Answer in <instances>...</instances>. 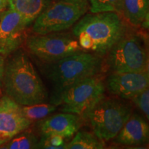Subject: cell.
I'll return each mask as SVG.
<instances>
[{
	"mask_svg": "<svg viewBox=\"0 0 149 149\" xmlns=\"http://www.w3.org/2000/svg\"><path fill=\"white\" fill-rule=\"evenodd\" d=\"M74 24L72 33L81 48L100 57L107 55L128 31L124 19L116 12L85 14Z\"/></svg>",
	"mask_w": 149,
	"mask_h": 149,
	"instance_id": "6da1fadb",
	"label": "cell"
},
{
	"mask_svg": "<svg viewBox=\"0 0 149 149\" xmlns=\"http://www.w3.org/2000/svg\"><path fill=\"white\" fill-rule=\"evenodd\" d=\"M5 63L3 82L7 96L22 106L44 103L48 93L29 57L16 51Z\"/></svg>",
	"mask_w": 149,
	"mask_h": 149,
	"instance_id": "7a4b0ae2",
	"label": "cell"
},
{
	"mask_svg": "<svg viewBox=\"0 0 149 149\" xmlns=\"http://www.w3.org/2000/svg\"><path fill=\"white\" fill-rule=\"evenodd\" d=\"M102 68V57L85 51L47 64L45 74L53 87L51 103L56 106L68 88L86 78L97 75Z\"/></svg>",
	"mask_w": 149,
	"mask_h": 149,
	"instance_id": "3957f363",
	"label": "cell"
},
{
	"mask_svg": "<svg viewBox=\"0 0 149 149\" xmlns=\"http://www.w3.org/2000/svg\"><path fill=\"white\" fill-rule=\"evenodd\" d=\"M105 64L111 72L148 71V53L146 40L141 34L126 31L107 54Z\"/></svg>",
	"mask_w": 149,
	"mask_h": 149,
	"instance_id": "277c9868",
	"label": "cell"
},
{
	"mask_svg": "<svg viewBox=\"0 0 149 149\" xmlns=\"http://www.w3.org/2000/svg\"><path fill=\"white\" fill-rule=\"evenodd\" d=\"M121 98H106L99 101L87 113L93 133L104 141L116 137L133 113L131 104Z\"/></svg>",
	"mask_w": 149,
	"mask_h": 149,
	"instance_id": "5b68a950",
	"label": "cell"
},
{
	"mask_svg": "<svg viewBox=\"0 0 149 149\" xmlns=\"http://www.w3.org/2000/svg\"><path fill=\"white\" fill-rule=\"evenodd\" d=\"M88 10V0H57L48 3L35 20L33 31L40 35L66 31Z\"/></svg>",
	"mask_w": 149,
	"mask_h": 149,
	"instance_id": "8992f818",
	"label": "cell"
},
{
	"mask_svg": "<svg viewBox=\"0 0 149 149\" xmlns=\"http://www.w3.org/2000/svg\"><path fill=\"white\" fill-rule=\"evenodd\" d=\"M104 81L97 75L86 78L72 86L60 96L56 106L61 111L78 115L84 119L87 113L105 97Z\"/></svg>",
	"mask_w": 149,
	"mask_h": 149,
	"instance_id": "52a82bcc",
	"label": "cell"
},
{
	"mask_svg": "<svg viewBox=\"0 0 149 149\" xmlns=\"http://www.w3.org/2000/svg\"><path fill=\"white\" fill-rule=\"evenodd\" d=\"M26 47L32 55L46 64L84 51L73 35L62 31L29 37Z\"/></svg>",
	"mask_w": 149,
	"mask_h": 149,
	"instance_id": "ba28073f",
	"label": "cell"
},
{
	"mask_svg": "<svg viewBox=\"0 0 149 149\" xmlns=\"http://www.w3.org/2000/svg\"><path fill=\"white\" fill-rule=\"evenodd\" d=\"M27 26L22 17L12 9L0 14V55L6 57L17 51L26 40Z\"/></svg>",
	"mask_w": 149,
	"mask_h": 149,
	"instance_id": "9c48e42d",
	"label": "cell"
},
{
	"mask_svg": "<svg viewBox=\"0 0 149 149\" xmlns=\"http://www.w3.org/2000/svg\"><path fill=\"white\" fill-rule=\"evenodd\" d=\"M32 122L24 115L22 105L3 96L0 99V147L27 130Z\"/></svg>",
	"mask_w": 149,
	"mask_h": 149,
	"instance_id": "30bf717a",
	"label": "cell"
},
{
	"mask_svg": "<svg viewBox=\"0 0 149 149\" xmlns=\"http://www.w3.org/2000/svg\"><path fill=\"white\" fill-rule=\"evenodd\" d=\"M106 90L114 96L125 100H131L148 88V71L142 72H112L104 81Z\"/></svg>",
	"mask_w": 149,
	"mask_h": 149,
	"instance_id": "8fae6325",
	"label": "cell"
},
{
	"mask_svg": "<svg viewBox=\"0 0 149 149\" xmlns=\"http://www.w3.org/2000/svg\"><path fill=\"white\" fill-rule=\"evenodd\" d=\"M82 124V117L70 113H58L45 117L37 123V127L42 136L57 135L64 139L74 135Z\"/></svg>",
	"mask_w": 149,
	"mask_h": 149,
	"instance_id": "7c38bea8",
	"label": "cell"
},
{
	"mask_svg": "<svg viewBox=\"0 0 149 149\" xmlns=\"http://www.w3.org/2000/svg\"><path fill=\"white\" fill-rule=\"evenodd\" d=\"M114 139L115 143L123 146H137L146 144L149 139L148 123L141 115L132 113Z\"/></svg>",
	"mask_w": 149,
	"mask_h": 149,
	"instance_id": "4fadbf2b",
	"label": "cell"
},
{
	"mask_svg": "<svg viewBox=\"0 0 149 149\" xmlns=\"http://www.w3.org/2000/svg\"><path fill=\"white\" fill-rule=\"evenodd\" d=\"M120 15L133 26L148 29L149 0H122Z\"/></svg>",
	"mask_w": 149,
	"mask_h": 149,
	"instance_id": "5bb4252c",
	"label": "cell"
},
{
	"mask_svg": "<svg viewBox=\"0 0 149 149\" xmlns=\"http://www.w3.org/2000/svg\"><path fill=\"white\" fill-rule=\"evenodd\" d=\"M48 0H9L8 7L22 17L27 26L32 24L48 4Z\"/></svg>",
	"mask_w": 149,
	"mask_h": 149,
	"instance_id": "9a60e30c",
	"label": "cell"
},
{
	"mask_svg": "<svg viewBox=\"0 0 149 149\" xmlns=\"http://www.w3.org/2000/svg\"><path fill=\"white\" fill-rule=\"evenodd\" d=\"M105 146V141L99 139L93 133L84 130L77 132L66 144V148L69 149H102Z\"/></svg>",
	"mask_w": 149,
	"mask_h": 149,
	"instance_id": "2e32d148",
	"label": "cell"
},
{
	"mask_svg": "<svg viewBox=\"0 0 149 149\" xmlns=\"http://www.w3.org/2000/svg\"><path fill=\"white\" fill-rule=\"evenodd\" d=\"M39 140L31 131L24 130L15 136L0 148L8 149H29L37 148Z\"/></svg>",
	"mask_w": 149,
	"mask_h": 149,
	"instance_id": "e0dca14e",
	"label": "cell"
},
{
	"mask_svg": "<svg viewBox=\"0 0 149 149\" xmlns=\"http://www.w3.org/2000/svg\"><path fill=\"white\" fill-rule=\"evenodd\" d=\"M24 115L31 122L45 118L57 109V106L53 104L40 103L33 105L22 106Z\"/></svg>",
	"mask_w": 149,
	"mask_h": 149,
	"instance_id": "ac0fdd59",
	"label": "cell"
},
{
	"mask_svg": "<svg viewBox=\"0 0 149 149\" xmlns=\"http://www.w3.org/2000/svg\"><path fill=\"white\" fill-rule=\"evenodd\" d=\"M89 9L93 13L116 12L120 14L122 0H88Z\"/></svg>",
	"mask_w": 149,
	"mask_h": 149,
	"instance_id": "d6986e66",
	"label": "cell"
},
{
	"mask_svg": "<svg viewBox=\"0 0 149 149\" xmlns=\"http://www.w3.org/2000/svg\"><path fill=\"white\" fill-rule=\"evenodd\" d=\"M37 148H66V144L65 143L64 138L62 136L57 135L42 136V138L37 144Z\"/></svg>",
	"mask_w": 149,
	"mask_h": 149,
	"instance_id": "ffe728a7",
	"label": "cell"
},
{
	"mask_svg": "<svg viewBox=\"0 0 149 149\" xmlns=\"http://www.w3.org/2000/svg\"><path fill=\"white\" fill-rule=\"evenodd\" d=\"M130 100L144 113L147 120L149 118V90L148 88L138 93Z\"/></svg>",
	"mask_w": 149,
	"mask_h": 149,
	"instance_id": "44dd1931",
	"label": "cell"
},
{
	"mask_svg": "<svg viewBox=\"0 0 149 149\" xmlns=\"http://www.w3.org/2000/svg\"><path fill=\"white\" fill-rule=\"evenodd\" d=\"M4 68H5V60L3 58V56L0 55V88L2 86L3 73H4Z\"/></svg>",
	"mask_w": 149,
	"mask_h": 149,
	"instance_id": "7402d4cb",
	"label": "cell"
},
{
	"mask_svg": "<svg viewBox=\"0 0 149 149\" xmlns=\"http://www.w3.org/2000/svg\"><path fill=\"white\" fill-rule=\"evenodd\" d=\"M9 0H0V14L8 7Z\"/></svg>",
	"mask_w": 149,
	"mask_h": 149,
	"instance_id": "603a6c76",
	"label": "cell"
}]
</instances>
